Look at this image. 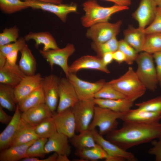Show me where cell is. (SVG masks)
I'll list each match as a JSON object with an SVG mask.
<instances>
[{
	"mask_svg": "<svg viewBox=\"0 0 161 161\" xmlns=\"http://www.w3.org/2000/svg\"><path fill=\"white\" fill-rule=\"evenodd\" d=\"M26 41L24 37H21L13 43L0 46V53L6 56L9 53L15 50L20 52L26 44Z\"/></svg>",
	"mask_w": 161,
	"mask_h": 161,
	"instance_id": "cell-43",
	"label": "cell"
},
{
	"mask_svg": "<svg viewBox=\"0 0 161 161\" xmlns=\"http://www.w3.org/2000/svg\"><path fill=\"white\" fill-rule=\"evenodd\" d=\"M113 60L119 64L125 62L126 60L125 55L119 49L113 52Z\"/></svg>",
	"mask_w": 161,
	"mask_h": 161,
	"instance_id": "cell-47",
	"label": "cell"
},
{
	"mask_svg": "<svg viewBox=\"0 0 161 161\" xmlns=\"http://www.w3.org/2000/svg\"><path fill=\"white\" fill-rule=\"evenodd\" d=\"M157 141H152L153 146L148 151V153L155 156V160L161 161V136Z\"/></svg>",
	"mask_w": 161,
	"mask_h": 161,
	"instance_id": "cell-44",
	"label": "cell"
},
{
	"mask_svg": "<svg viewBox=\"0 0 161 161\" xmlns=\"http://www.w3.org/2000/svg\"><path fill=\"white\" fill-rule=\"evenodd\" d=\"M26 75L18 65H12L7 62L0 68V83L15 88Z\"/></svg>",
	"mask_w": 161,
	"mask_h": 161,
	"instance_id": "cell-20",
	"label": "cell"
},
{
	"mask_svg": "<svg viewBox=\"0 0 161 161\" xmlns=\"http://www.w3.org/2000/svg\"><path fill=\"white\" fill-rule=\"evenodd\" d=\"M82 6L85 14L81 17V23L83 26L88 28L98 23L107 22L113 14L129 8L116 5L103 7L95 0H88L83 4Z\"/></svg>",
	"mask_w": 161,
	"mask_h": 161,
	"instance_id": "cell-2",
	"label": "cell"
},
{
	"mask_svg": "<svg viewBox=\"0 0 161 161\" xmlns=\"http://www.w3.org/2000/svg\"><path fill=\"white\" fill-rule=\"evenodd\" d=\"M20 52L21 56L18 65L19 68L27 76L35 75L37 62L27 44L25 45Z\"/></svg>",
	"mask_w": 161,
	"mask_h": 161,
	"instance_id": "cell-29",
	"label": "cell"
},
{
	"mask_svg": "<svg viewBox=\"0 0 161 161\" xmlns=\"http://www.w3.org/2000/svg\"><path fill=\"white\" fill-rule=\"evenodd\" d=\"M96 143L109 156L122 158L124 160L135 161L137 159L134 154L124 150L115 144L104 138L95 129L92 130Z\"/></svg>",
	"mask_w": 161,
	"mask_h": 161,
	"instance_id": "cell-15",
	"label": "cell"
},
{
	"mask_svg": "<svg viewBox=\"0 0 161 161\" xmlns=\"http://www.w3.org/2000/svg\"><path fill=\"white\" fill-rule=\"evenodd\" d=\"M48 139L39 138L28 148L25 158L44 157L46 154L45 146Z\"/></svg>",
	"mask_w": 161,
	"mask_h": 161,
	"instance_id": "cell-38",
	"label": "cell"
},
{
	"mask_svg": "<svg viewBox=\"0 0 161 161\" xmlns=\"http://www.w3.org/2000/svg\"><path fill=\"white\" fill-rule=\"evenodd\" d=\"M60 78L51 74L43 78L42 86L45 104L53 113L57 109L59 101V85Z\"/></svg>",
	"mask_w": 161,
	"mask_h": 161,
	"instance_id": "cell-12",
	"label": "cell"
},
{
	"mask_svg": "<svg viewBox=\"0 0 161 161\" xmlns=\"http://www.w3.org/2000/svg\"><path fill=\"white\" fill-rule=\"evenodd\" d=\"M126 112H115L96 105L93 117L88 129L92 130L98 127L100 134L106 135L117 129L119 123L117 120L120 119Z\"/></svg>",
	"mask_w": 161,
	"mask_h": 161,
	"instance_id": "cell-5",
	"label": "cell"
},
{
	"mask_svg": "<svg viewBox=\"0 0 161 161\" xmlns=\"http://www.w3.org/2000/svg\"><path fill=\"white\" fill-rule=\"evenodd\" d=\"M146 35L161 33V6H158L155 17L152 23L144 30Z\"/></svg>",
	"mask_w": 161,
	"mask_h": 161,
	"instance_id": "cell-42",
	"label": "cell"
},
{
	"mask_svg": "<svg viewBox=\"0 0 161 161\" xmlns=\"http://www.w3.org/2000/svg\"><path fill=\"white\" fill-rule=\"evenodd\" d=\"M37 135L40 138L48 139L57 132L53 116L43 121L34 127Z\"/></svg>",
	"mask_w": 161,
	"mask_h": 161,
	"instance_id": "cell-33",
	"label": "cell"
},
{
	"mask_svg": "<svg viewBox=\"0 0 161 161\" xmlns=\"http://www.w3.org/2000/svg\"><path fill=\"white\" fill-rule=\"evenodd\" d=\"M114 3L115 5L129 7L131 3V0H105Z\"/></svg>",
	"mask_w": 161,
	"mask_h": 161,
	"instance_id": "cell-50",
	"label": "cell"
},
{
	"mask_svg": "<svg viewBox=\"0 0 161 161\" xmlns=\"http://www.w3.org/2000/svg\"><path fill=\"white\" fill-rule=\"evenodd\" d=\"M69 139L65 134L56 132L48 139L45 146L46 153L53 152L58 154L69 156L71 148L69 143Z\"/></svg>",
	"mask_w": 161,
	"mask_h": 161,
	"instance_id": "cell-18",
	"label": "cell"
},
{
	"mask_svg": "<svg viewBox=\"0 0 161 161\" xmlns=\"http://www.w3.org/2000/svg\"><path fill=\"white\" fill-rule=\"evenodd\" d=\"M156 64V70L158 84L161 88V52L152 54Z\"/></svg>",
	"mask_w": 161,
	"mask_h": 161,
	"instance_id": "cell-45",
	"label": "cell"
},
{
	"mask_svg": "<svg viewBox=\"0 0 161 161\" xmlns=\"http://www.w3.org/2000/svg\"><path fill=\"white\" fill-rule=\"evenodd\" d=\"M35 140L24 144L9 147L1 151L0 161H18L25 158L28 148Z\"/></svg>",
	"mask_w": 161,
	"mask_h": 161,
	"instance_id": "cell-27",
	"label": "cell"
},
{
	"mask_svg": "<svg viewBox=\"0 0 161 161\" xmlns=\"http://www.w3.org/2000/svg\"><path fill=\"white\" fill-rule=\"evenodd\" d=\"M66 77L73 85L79 100L94 99L95 94L106 82L104 79L94 83L85 81L73 73H69Z\"/></svg>",
	"mask_w": 161,
	"mask_h": 161,
	"instance_id": "cell-9",
	"label": "cell"
},
{
	"mask_svg": "<svg viewBox=\"0 0 161 161\" xmlns=\"http://www.w3.org/2000/svg\"><path fill=\"white\" fill-rule=\"evenodd\" d=\"M157 6H161V0H154Z\"/></svg>",
	"mask_w": 161,
	"mask_h": 161,
	"instance_id": "cell-55",
	"label": "cell"
},
{
	"mask_svg": "<svg viewBox=\"0 0 161 161\" xmlns=\"http://www.w3.org/2000/svg\"><path fill=\"white\" fill-rule=\"evenodd\" d=\"M29 8L26 1L0 0V9L4 13L10 14Z\"/></svg>",
	"mask_w": 161,
	"mask_h": 161,
	"instance_id": "cell-36",
	"label": "cell"
},
{
	"mask_svg": "<svg viewBox=\"0 0 161 161\" xmlns=\"http://www.w3.org/2000/svg\"><path fill=\"white\" fill-rule=\"evenodd\" d=\"M13 117L7 114L2 107L0 106V122L1 123L4 124H8L11 121Z\"/></svg>",
	"mask_w": 161,
	"mask_h": 161,
	"instance_id": "cell-48",
	"label": "cell"
},
{
	"mask_svg": "<svg viewBox=\"0 0 161 161\" xmlns=\"http://www.w3.org/2000/svg\"><path fill=\"white\" fill-rule=\"evenodd\" d=\"M39 138L35 132L34 127L28 124L21 117L9 147L25 144Z\"/></svg>",
	"mask_w": 161,
	"mask_h": 161,
	"instance_id": "cell-22",
	"label": "cell"
},
{
	"mask_svg": "<svg viewBox=\"0 0 161 161\" xmlns=\"http://www.w3.org/2000/svg\"><path fill=\"white\" fill-rule=\"evenodd\" d=\"M122 23L121 20L115 23L107 21L97 23L88 28L86 36L95 43L106 42L116 37L119 33Z\"/></svg>",
	"mask_w": 161,
	"mask_h": 161,
	"instance_id": "cell-7",
	"label": "cell"
},
{
	"mask_svg": "<svg viewBox=\"0 0 161 161\" xmlns=\"http://www.w3.org/2000/svg\"><path fill=\"white\" fill-rule=\"evenodd\" d=\"M161 136V123L124 122L121 127L106 135V139L123 149L152 141Z\"/></svg>",
	"mask_w": 161,
	"mask_h": 161,
	"instance_id": "cell-1",
	"label": "cell"
},
{
	"mask_svg": "<svg viewBox=\"0 0 161 161\" xmlns=\"http://www.w3.org/2000/svg\"><path fill=\"white\" fill-rule=\"evenodd\" d=\"M45 103L44 93L42 84L18 104L19 109L22 112L33 107Z\"/></svg>",
	"mask_w": 161,
	"mask_h": 161,
	"instance_id": "cell-28",
	"label": "cell"
},
{
	"mask_svg": "<svg viewBox=\"0 0 161 161\" xmlns=\"http://www.w3.org/2000/svg\"><path fill=\"white\" fill-rule=\"evenodd\" d=\"M144 30L130 26L123 32L124 40L138 52H142L145 40L146 35Z\"/></svg>",
	"mask_w": 161,
	"mask_h": 161,
	"instance_id": "cell-25",
	"label": "cell"
},
{
	"mask_svg": "<svg viewBox=\"0 0 161 161\" xmlns=\"http://www.w3.org/2000/svg\"><path fill=\"white\" fill-rule=\"evenodd\" d=\"M6 61V56L0 53V68L4 66Z\"/></svg>",
	"mask_w": 161,
	"mask_h": 161,
	"instance_id": "cell-54",
	"label": "cell"
},
{
	"mask_svg": "<svg viewBox=\"0 0 161 161\" xmlns=\"http://www.w3.org/2000/svg\"><path fill=\"white\" fill-rule=\"evenodd\" d=\"M24 1H27L31 0H23ZM39 1L53 3L56 4H60L62 3L63 0H34Z\"/></svg>",
	"mask_w": 161,
	"mask_h": 161,
	"instance_id": "cell-52",
	"label": "cell"
},
{
	"mask_svg": "<svg viewBox=\"0 0 161 161\" xmlns=\"http://www.w3.org/2000/svg\"><path fill=\"white\" fill-rule=\"evenodd\" d=\"M157 6L154 0H141L132 16L138 24V27L144 29L153 21Z\"/></svg>",
	"mask_w": 161,
	"mask_h": 161,
	"instance_id": "cell-13",
	"label": "cell"
},
{
	"mask_svg": "<svg viewBox=\"0 0 161 161\" xmlns=\"http://www.w3.org/2000/svg\"><path fill=\"white\" fill-rule=\"evenodd\" d=\"M161 119L160 114L138 108L131 109L126 112L120 119L123 122L151 123L159 122Z\"/></svg>",
	"mask_w": 161,
	"mask_h": 161,
	"instance_id": "cell-21",
	"label": "cell"
},
{
	"mask_svg": "<svg viewBox=\"0 0 161 161\" xmlns=\"http://www.w3.org/2000/svg\"><path fill=\"white\" fill-rule=\"evenodd\" d=\"M103 64L106 66L111 63L113 60V52H109L105 53L101 58Z\"/></svg>",
	"mask_w": 161,
	"mask_h": 161,
	"instance_id": "cell-49",
	"label": "cell"
},
{
	"mask_svg": "<svg viewBox=\"0 0 161 161\" xmlns=\"http://www.w3.org/2000/svg\"><path fill=\"white\" fill-rule=\"evenodd\" d=\"M43 78L39 73L32 76L26 75L14 88L16 103H18L41 85Z\"/></svg>",
	"mask_w": 161,
	"mask_h": 161,
	"instance_id": "cell-17",
	"label": "cell"
},
{
	"mask_svg": "<svg viewBox=\"0 0 161 161\" xmlns=\"http://www.w3.org/2000/svg\"><path fill=\"white\" fill-rule=\"evenodd\" d=\"M68 156L62 154H58L56 161H69Z\"/></svg>",
	"mask_w": 161,
	"mask_h": 161,
	"instance_id": "cell-53",
	"label": "cell"
},
{
	"mask_svg": "<svg viewBox=\"0 0 161 161\" xmlns=\"http://www.w3.org/2000/svg\"><path fill=\"white\" fill-rule=\"evenodd\" d=\"M54 113L44 103L22 112L21 118L30 125L35 127L44 120L52 117Z\"/></svg>",
	"mask_w": 161,
	"mask_h": 161,
	"instance_id": "cell-19",
	"label": "cell"
},
{
	"mask_svg": "<svg viewBox=\"0 0 161 161\" xmlns=\"http://www.w3.org/2000/svg\"><path fill=\"white\" fill-rule=\"evenodd\" d=\"M96 105L119 112H125L131 109L134 102L127 98L113 100L94 98Z\"/></svg>",
	"mask_w": 161,
	"mask_h": 161,
	"instance_id": "cell-26",
	"label": "cell"
},
{
	"mask_svg": "<svg viewBox=\"0 0 161 161\" xmlns=\"http://www.w3.org/2000/svg\"><path fill=\"white\" fill-rule=\"evenodd\" d=\"M91 69L99 70L107 74L110 71L103 64L101 58L97 56H83L76 59L69 66V73H75L82 69Z\"/></svg>",
	"mask_w": 161,
	"mask_h": 161,
	"instance_id": "cell-16",
	"label": "cell"
},
{
	"mask_svg": "<svg viewBox=\"0 0 161 161\" xmlns=\"http://www.w3.org/2000/svg\"><path fill=\"white\" fill-rule=\"evenodd\" d=\"M126 98L107 82L95 95L94 98L116 100Z\"/></svg>",
	"mask_w": 161,
	"mask_h": 161,
	"instance_id": "cell-37",
	"label": "cell"
},
{
	"mask_svg": "<svg viewBox=\"0 0 161 161\" xmlns=\"http://www.w3.org/2000/svg\"><path fill=\"white\" fill-rule=\"evenodd\" d=\"M107 83L133 102L143 96L146 89L131 67L119 78Z\"/></svg>",
	"mask_w": 161,
	"mask_h": 161,
	"instance_id": "cell-3",
	"label": "cell"
},
{
	"mask_svg": "<svg viewBox=\"0 0 161 161\" xmlns=\"http://www.w3.org/2000/svg\"><path fill=\"white\" fill-rule=\"evenodd\" d=\"M21 112L17 105L12 119L0 134V151L9 147L21 120Z\"/></svg>",
	"mask_w": 161,
	"mask_h": 161,
	"instance_id": "cell-23",
	"label": "cell"
},
{
	"mask_svg": "<svg viewBox=\"0 0 161 161\" xmlns=\"http://www.w3.org/2000/svg\"><path fill=\"white\" fill-rule=\"evenodd\" d=\"M26 41L32 40L35 42V46L38 48L41 44L44 45L43 50L56 49L59 48L54 38L49 32H30L24 37Z\"/></svg>",
	"mask_w": 161,
	"mask_h": 161,
	"instance_id": "cell-24",
	"label": "cell"
},
{
	"mask_svg": "<svg viewBox=\"0 0 161 161\" xmlns=\"http://www.w3.org/2000/svg\"><path fill=\"white\" fill-rule=\"evenodd\" d=\"M16 104L14 88L0 83V106L9 111L14 112L16 109Z\"/></svg>",
	"mask_w": 161,
	"mask_h": 161,
	"instance_id": "cell-32",
	"label": "cell"
},
{
	"mask_svg": "<svg viewBox=\"0 0 161 161\" xmlns=\"http://www.w3.org/2000/svg\"><path fill=\"white\" fill-rule=\"evenodd\" d=\"M18 50H15L7 54L6 56L7 62L12 65H16Z\"/></svg>",
	"mask_w": 161,
	"mask_h": 161,
	"instance_id": "cell-46",
	"label": "cell"
},
{
	"mask_svg": "<svg viewBox=\"0 0 161 161\" xmlns=\"http://www.w3.org/2000/svg\"><path fill=\"white\" fill-rule=\"evenodd\" d=\"M135 61L137 66L135 72L139 79L146 89L155 91L158 83L152 54L142 51Z\"/></svg>",
	"mask_w": 161,
	"mask_h": 161,
	"instance_id": "cell-4",
	"label": "cell"
},
{
	"mask_svg": "<svg viewBox=\"0 0 161 161\" xmlns=\"http://www.w3.org/2000/svg\"><path fill=\"white\" fill-rule=\"evenodd\" d=\"M19 31L16 26L4 29L0 33V46L17 41L19 36Z\"/></svg>",
	"mask_w": 161,
	"mask_h": 161,
	"instance_id": "cell-39",
	"label": "cell"
},
{
	"mask_svg": "<svg viewBox=\"0 0 161 161\" xmlns=\"http://www.w3.org/2000/svg\"><path fill=\"white\" fill-rule=\"evenodd\" d=\"M153 54L161 52V33H151L146 35L142 48V52Z\"/></svg>",
	"mask_w": 161,
	"mask_h": 161,
	"instance_id": "cell-34",
	"label": "cell"
},
{
	"mask_svg": "<svg viewBox=\"0 0 161 161\" xmlns=\"http://www.w3.org/2000/svg\"><path fill=\"white\" fill-rule=\"evenodd\" d=\"M70 142L76 150H80L96 146V143L91 130L87 129L78 134H75L69 139Z\"/></svg>",
	"mask_w": 161,
	"mask_h": 161,
	"instance_id": "cell-30",
	"label": "cell"
},
{
	"mask_svg": "<svg viewBox=\"0 0 161 161\" xmlns=\"http://www.w3.org/2000/svg\"><path fill=\"white\" fill-rule=\"evenodd\" d=\"M58 154L54 152V154L47 158L40 159V161H56Z\"/></svg>",
	"mask_w": 161,
	"mask_h": 161,
	"instance_id": "cell-51",
	"label": "cell"
},
{
	"mask_svg": "<svg viewBox=\"0 0 161 161\" xmlns=\"http://www.w3.org/2000/svg\"><path fill=\"white\" fill-rule=\"evenodd\" d=\"M118 49L124 54L126 57L125 62L129 65L132 64L135 61L139 54L138 52L124 39L118 41Z\"/></svg>",
	"mask_w": 161,
	"mask_h": 161,
	"instance_id": "cell-40",
	"label": "cell"
},
{
	"mask_svg": "<svg viewBox=\"0 0 161 161\" xmlns=\"http://www.w3.org/2000/svg\"><path fill=\"white\" fill-rule=\"evenodd\" d=\"M79 100L75 88L67 78L64 77L60 78L57 112L72 108Z\"/></svg>",
	"mask_w": 161,
	"mask_h": 161,
	"instance_id": "cell-11",
	"label": "cell"
},
{
	"mask_svg": "<svg viewBox=\"0 0 161 161\" xmlns=\"http://www.w3.org/2000/svg\"><path fill=\"white\" fill-rule=\"evenodd\" d=\"M75 50L73 44H68L65 47L61 49H50L46 51L40 49L39 52L42 57L49 62L52 69L55 65L59 66L67 77L69 73L68 59L74 52Z\"/></svg>",
	"mask_w": 161,
	"mask_h": 161,
	"instance_id": "cell-8",
	"label": "cell"
},
{
	"mask_svg": "<svg viewBox=\"0 0 161 161\" xmlns=\"http://www.w3.org/2000/svg\"><path fill=\"white\" fill-rule=\"evenodd\" d=\"M29 7L34 9H40L55 14L63 22L66 21L68 14L76 12L77 5L75 4H56L31 0L26 1Z\"/></svg>",
	"mask_w": 161,
	"mask_h": 161,
	"instance_id": "cell-10",
	"label": "cell"
},
{
	"mask_svg": "<svg viewBox=\"0 0 161 161\" xmlns=\"http://www.w3.org/2000/svg\"><path fill=\"white\" fill-rule=\"evenodd\" d=\"M116 37L103 43H97L92 42L91 44V47L96 52L97 56L101 58L106 53L113 52L118 49V41Z\"/></svg>",
	"mask_w": 161,
	"mask_h": 161,
	"instance_id": "cell-35",
	"label": "cell"
},
{
	"mask_svg": "<svg viewBox=\"0 0 161 161\" xmlns=\"http://www.w3.org/2000/svg\"><path fill=\"white\" fill-rule=\"evenodd\" d=\"M53 117L57 132L65 134L69 139L75 134L76 123L72 108L54 113Z\"/></svg>",
	"mask_w": 161,
	"mask_h": 161,
	"instance_id": "cell-14",
	"label": "cell"
},
{
	"mask_svg": "<svg viewBox=\"0 0 161 161\" xmlns=\"http://www.w3.org/2000/svg\"><path fill=\"white\" fill-rule=\"evenodd\" d=\"M94 99L79 100L72 108L75 121L76 132L77 133L88 129L93 117L96 105Z\"/></svg>",
	"mask_w": 161,
	"mask_h": 161,
	"instance_id": "cell-6",
	"label": "cell"
},
{
	"mask_svg": "<svg viewBox=\"0 0 161 161\" xmlns=\"http://www.w3.org/2000/svg\"><path fill=\"white\" fill-rule=\"evenodd\" d=\"M75 155L82 161H95L100 160H107L110 157L98 145L94 147L76 150Z\"/></svg>",
	"mask_w": 161,
	"mask_h": 161,
	"instance_id": "cell-31",
	"label": "cell"
},
{
	"mask_svg": "<svg viewBox=\"0 0 161 161\" xmlns=\"http://www.w3.org/2000/svg\"><path fill=\"white\" fill-rule=\"evenodd\" d=\"M135 105L141 109L161 114V96L136 103Z\"/></svg>",
	"mask_w": 161,
	"mask_h": 161,
	"instance_id": "cell-41",
	"label": "cell"
}]
</instances>
